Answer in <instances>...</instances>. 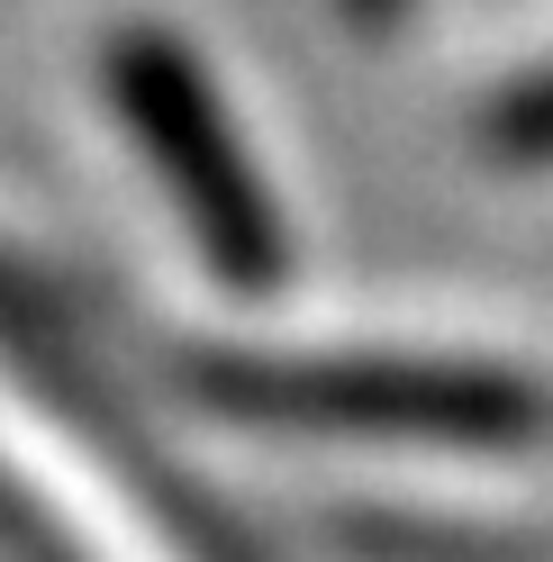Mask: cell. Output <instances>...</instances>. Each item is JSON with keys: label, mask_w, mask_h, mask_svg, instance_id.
<instances>
[{"label": "cell", "mask_w": 553, "mask_h": 562, "mask_svg": "<svg viewBox=\"0 0 553 562\" xmlns=\"http://www.w3.org/2000/svg\"><path fill=\"white\" fill-rule=\"evenodd\" d=\"M490 136H499V155L544 164V155H553V74H544L535 91H517L508 110H499V127H490Z\"/></svg>", "instance_id": "1"}]
</instances>
